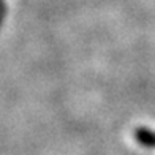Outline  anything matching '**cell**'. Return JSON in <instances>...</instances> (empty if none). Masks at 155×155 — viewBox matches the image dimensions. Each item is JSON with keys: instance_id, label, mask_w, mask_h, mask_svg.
<instances>
[{"instance_id": "obj_1", "label": "cell", "mask_w": 155, "mask_h": 155, "mask_svg": "<svg viewBox=\"0 0 155 155\" xmlns=\"http://www.w3.org/2000/svg\"><path fill=\"white\" fill-rule=\"evenodd\" d=\"M135 138L136 141L144 146V147H155V131L153 130H149V128H144L141 127L135 131Z\"/></svg>"}]
</instances>
